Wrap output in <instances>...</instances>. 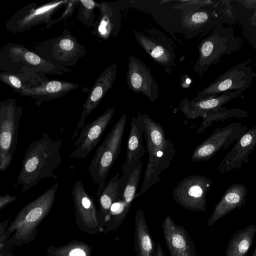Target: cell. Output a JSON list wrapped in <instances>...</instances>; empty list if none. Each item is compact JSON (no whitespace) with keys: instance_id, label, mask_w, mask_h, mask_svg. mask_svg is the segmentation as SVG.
<instances>
[{"instance_id":"cell-13","label":"cell","mask_w":256,"mask_h":256,"mask_svg":"<svg viewBox=\"0 0 256 256\" xmlns=\"http://www.w3.org/2000/svg\"><path fill=\"white\" fill-rule=\"evenodd\" d=\"M72 194L78 227L90 234L103 232L104 228L94 198L88 193L82 182L76 181Z\"/></svg>"},{"instance_id":"cell-8","label":"cell","mask_w":256,"mask_h":256,"mask_svg":"<svg viewBox=\"0 0 256 256\" xmlns=\"http://www.w3.org/2000/svg\"><path fill=\"white\" fill-rule=\"evenodd\" d=\"M240 46L232 27L218 26L201 42L200 56L194 67L196 70L200 74L204 72L222 56L236 52Z\"/></svg>"},{"instance_id":"cell-22","label":"cell","mask_w":256,"mask_h":256,"mask_svg":"<svg viewBox=\"0 0 256 256\" xmlns=\"http://www.w3.org/2000/svg\"><path fill=\"white\" fill-rule=\"evenodd\" d=\"M240 90L226 92L216 96L201 100H189L183 98L179 104V110L188 119L204 118L209 112L240 96Z\"/></svg>"},{"instance_id":"cell-32","label":"cell","mask_w":256,"mask_h":256,"mask_svg":"<svg viewBox=\"0 0 256 256\" xmlns=\"http://www.w3.org/2000/svg\"><path fill=\"white\" fill-rule=\"evenodd\" d=\"M98 4L92 0H78L79 9L77 18L88 27L94 24V10Z\"/></svg>"},{"instance_id":"cell-21","label":"cell","mask_w":256,"mask_h":256,"mask_svg":"<svg viewBox=\"0 0 256 256\" xmlns=\"http://www.w3.org/2000/svg\"><path fill=\"white\" fill-rule=\"evenodd\" d=\"M78 85L58 80H45L38 83L25 86L19 94L38 101H50L62 97L78 88Z\"/></svg>"},{"instance_id":"cell-34","label":"cell","mask_w":256,"mask_h":256,"mask_svg":"<svg viewBox=\"0 0 256 256\" xmlns=\"http://www.w3.org/2000/svg\"><path fill=\"white\" fill-rule=\"evenodd\" d=\"M78 6V0H69L68 3L67 4V8H66L64 12L61 16L56 19L52 20L48 22L46 24V28H50L52 24H55L60 21L64 20L69 16H72L74 13L75 8Z\"/></svg>"},{"instance_id":"cell-31","label":"cell","mask_w":256,"mask_h":256,"mask_svg":"<svg viewBox=\"0 0 256 256\" xmlns=\"http://www.w3.org/2000/svg\"><path fill=\"white\" fill-rule=\"evenodd\" d=\"M142 162L140 160L130 176L126 182L120 199L131 206L132 201L138 196L136 191L142 170Z\"/></svg>"},{"instance_id":"cell-42","label":"cell","mask_w":256,"mask_h":256,"mask_svg":"<svg viewBox=\"0 0 256 256\" xmlns=\"http://www.w3.org/2000/svg\"><path fill=\"white\" fill-rule=\"evenodd\" d=\"M252 26H255V28H256V20L252 24Z\"/></svg>"},{"instance_id":"cell-16","label":"cell","mask_w":256,"mask_h":256,"mask_svg":"<svg viewBox=\"0 0 256 256\" xmlns=\"http://www.w3.org/2000/svg\"><path fill=\"white\" fill-rule=\"evenodd\" d=\"M162 228L170 256H196L194 244L188 231L177 224L170 215L164 218Z\"/></svg>"},{"instance_id":"cell-14","label":"cell","mask_w":256,"mask_h":256,"mask_svg":"<svg viewBox=\"0 0 256 256\" xmlns=\"http://www.w3.org/2000/svg\"><path fill=\"white\" fill-rule=\"evenodd\" d=\"M115 111V108H108L94 121L84 126L75 142V148L71 153V158H86L100 141Z\"/></svg>"},{"instance_id":"cell-2","label":"cell","mask_w":256,"mask_h":256,"mask_svg":"<svg viewBox=\"0 0 256 256\" xmlns=\"http://www.w3.org/2000/svg\"><path fill=\"white\" fill-rule=\"evenodd\" d=\"M137 119L143 132L148 153L144 180L137 196L142 194L161 180L162 172L167 169L176 154L174 144L166 139L162 125L147 114L138 112Z\"/></svg>"},{"instance_id":"cell-29","label":"cell","mask_w":256,"mask_h":256,"mask_svg":"<svg viewBox=\"0 0 256 256\" xmlns=\"http://www.w3.org/2000/svg\"><path fill=\"white\" fill-rule=\"evenodd\" d=\"M92 247L80 240H72L60 246L47 248L48 256H92Z\"/></svg>"},{"instance_id":"cell-19","label":"cell","mask_w":256,"mask_h":256,"mask_svg":"<svg viewBox=\"0 0 256 256\" xmlns=\"http://www.w3.org/2000/svg\"><path fill=\"white\" fill-rule=\"evenodd\" d=\"M256 146V126L248 130L226 154L218 167L221 174L240 169L249 162V155Z\"/></svg>"},{"instance_id":"cell-36","label":"cell","mask_w":256,"mask_h":256,"mask_svg":"<svg viewBox=\"0 0 256 256\" xmlns=\"http://www.w3.org/2000/svg\"><path fill=\"white\" fill-rule=\"evenodd\" d=\"M17 199V197L14 196H11L8 194H6L4 195L0 196V210L3 209L6 205L14 202Z\"/></svg>"},{"instance_id":"cell-17","label":"cell","mask_w":256,"mask_h":256,"mask_svg":"<svg viewBox=\"0 0 256 256\" xmlns=\"http://www.w3.org/2000/svg\"><path fill=\"white\" fill-rule=\"evenodd\" d=\"M143 132L137 117L133 116L130 125L125 162L122 166V176L118 182V194H122L130 176L146 152Z\"/></svg>"},{"instance_id":"cell-30","label":"cell","mask_w":256,"mask_h":256,"mask_svg":"<svg viewBox=\"0 0 256 256\" xmlns=\"http://www.w3.org/2000/svg\"><path fill=\"white\" fill-rule=\"evenodd\" d=\"M130 206L122 199L117 200L111 206L103 232L106 234L118 229L126 218Z\"/></svg>"},{"instance_id":"cell-28","label":"cell","mask_w":256,"mask_h":256,"mask_svg":"<svg viewBox=\"0 0 256 256\" xmlns=\"http://www.w3.org/2000/svg\"><path fill=\"white\" fill-rule=\"evenodd\" d=\"M248 116V112L244 110L236 108H228L220 106L209 112L202 118V121L196 130V132L200 134L204 132L206 128L216 122H222L231 118H242Z\"/></svg>"},{"instance_id":"cell-11","label":"cell","mask_w":256,"mask_h":256,"mask_svg":"<svg viewBox=\"0 0 256 256\" xmlns=\"http://www.w3.org/2000/svg\"><path fill=\"white\" fill-rule=\"evenodd\" d=\"M246 125L236 122L215 128L211 134L193 151L191 160L194 162H207L220 150L228 148L248 130Z\"/></svg>"},{"instance_id":"cell-12","label":"cell","mask_w":256,"mask_h":256,"mask_svg":"<svg viewBox=\"0 0 256 256\" xmlns=\"http://www.w3.org/2000/svg\"><path fill=\"white\" fill-rule=\"evenodd\" d=\"M69 0H54L38 6L31 3L24 6L8 20L6 28L12 32H24L37 26L52 20L58 10L66 6Z\"/></svg>"},{"instance_id":"cell-39","label":"cell","mask_w":256,"mask_h":256,"mask_svg":"<svg viewBox=\"0 0 256 256\" xmlns=\"http://www.w3.org/2000/svg\"><path fill=\"white\" fill-rule=\"evenodd\" d=\"M6 246L0 247V256H10V254L6 248Z\"/></svg>"},{"instance_id":"cell-23","label":"cell","mask_w":256,"mask_h":256,"mask_svg":"<svg viewBox=\"0 0 256 256\" xmlns=\"http://www.w3.org/2000/svg\"><path fill=\"white\" fill-rule=\"evenodd\" d=\"M248 190L242 182L234 184L225 190L216 205L207 222V226H212L220 218L236 208L240 209L246 202Z\"/></svg>"},{"instance_id":"cell-33","label":"cell","mask_w":256,"mask_h":256,"mask_svg":"<svg viewBox=\"0 0 256 256\" xmlns=\"http://www.w3.org/2000/svg\"><path fill=\"white\" fill-rule=\"evenodd\" d=\"M0 80L14 90L20 93L24 86L32 84V82L25 76L12 73L2 72H0Z\"/></svg>"},{"instance_id":"cell-27","label":"cell","mask_w":256,"mask_h":256,"mask_svg":"<svg viewBox=\"0 0 256 256\" xmlns=\"http://www.w3.org/2000/svg\"><path fill=\"white\" fill-rule=\"evenodd\" d=\"M120 178V173L116 174L106 184L100 195L98 198L100 206L99 212L104 228L111 206L118 199V190Z\"/></svg>"},{"instance_id":"cell-9","label":"cell","mask_w":256,"mask_h":256,"mask_svg":"<svg viewBox=\"0 0 256 256\" xmlns=\"http://www.w3.org/2000/svg\"><path fill=\"white\" fill-rule=\"evenodd\" d=\"M250 62V59H248L230 68L199 92L192 100L211 98L226 92L240 90L244 92L250 86L254 79Z\"/></svg>"},{"instance_id":"cell-24","label":"cell","mask_w":256,"mask_h":256,"mask_svg":"<svg viewBox=\"0 0 256 256\" xmlns=\"http://www.w3.org/2000/svg\"><path fill=\"white\" fill-rule=\"evenodd\" d=\"M134 245L136 256H156L155 242L151 236L145 213L141 208L136 213Z\"/></svg>"},{"instance_id":"cell-1","label":"cell","mask_w":256,"mask_h":256,"mask_svg":"<svg viewBox=\"0 0 256 256\" xmlns=\"http://www.w3.org/2000/svg\"><path fill=\"white\" fill-rule=\"evenodd\" d=\"M62 142L61 138L54 140L46 132L32 142L24 153L14 186L22 184L24 192L44 178L56 177L54 172L62 162Z\"/></svg>"},{"instance_id":"cell-18","label":"cell","mask_w":256,"mask_h":256,"mask_svg":"<svg viewBox=\"0 0 256 256\" xmlns=\"http://www.w3.org/2000/svg\"><path fill=\"white\" fill-rule=\"evenodd\" d=\"M128 85L135 92H142L154 102L158 96V86L150 69L142 61L131 56L128 62Z\"/></svg>"},{"instance_id":"cell-25","label":"cell","mask_w":256,"mask_h":256,"mask_svg":"<svg viewBox=\"0 0 256 256\" xmlns=\"http://www.w3.org/2000/svg\"><path fill=\"white\" fill-rule=\"evenodd\" d=\"M256 234V225L250 224L235 232L226 246L224 256H246Z\"/></svg>"},{"instance_id":"cell-10","label":"cell","mask_w":256,"mask_h":256,"mask_svg":"<svg viewBox=\"0 0 256 256\" xmlns=\"http://www.w3.org/2000/svg\"><path fill=\"white\" fill-rule=\"evenodd\" d=\"M212 182L200 175L186 176L180 182L172 192L174 201L181 207L196 212H206V195Z\"/></svg>"},{"instance_id":"cell-40","label":"cell","mask_w":256,"mask_h":256,"mask_svg":"<svg viewBox=\"0 0 256 256\" xmlns=\"http://www.w3.org/2000/svg\"><path fill=\"white\" fill-rule=\"evenodd\" d=\"M250 20H251V24L252 25L254 22L256 20V10H255L254 14H253Z\"/></svg>"},{"instance_id":"cell-35","label":"cell","mask_w":256,"mask_h":256,"mask_svg":"<svg viewBox=\"0 0 256 256\" xmlns=\"http://www.w3.org/2000/svg\"><path fill=\"white\" fill-rule=\"evenodd\" d=\"M9 222V220H6L0 224V246L7 244L6 241V234Z\"/></svg>"},{"instance_id":"cell-26","label":"cell","mask_w":256,"mask_h":256,"mask_svg":"<svg viewBox=\"0 0 256 256\" xmlns=\"http://www.w3.org/2000/svg\"><path fill=\"white\" fill-rule=\"evenodd\" d=\"M98 8L100 14L98 20L92 26L94 30L92 32L100 38H108L116 32V16L108 3L98 4Z\"/></svg>"},{"instance_id":"cell-4","label":"cell","mask_w":256,"mask_h":256,"mask_svg":"<svg viewBox=\"0 0 256 256\" xmlns=\"http://www.w3.org/2000/svg\"><path fill=\"white\" fill-rule=\"evenodd\" d=\"M0 70L3 72L22 74L32 84L47 79L46 74L62 76L70 72V68L56 66L21 44L8 43L0 50Z\"/></svg>"},{"instance_id":"cell-6","label":"cell","mask_w":256,"mask_h":256,"mask_svg":"<svg viewBox=\"0 0 256 256\" xmlns=\"http://www.w3.org/2000/svg\"><path fill=\"white\" fill-rule=\"evenodd\" d=\"M22 113L16 100L9 98L0 102V170L10 166L16 150L18 131Z\"/></svg>"},{"instance_id":"cell-41","label":"cell","mask_w":256,"mask_h":256,"mask_svg":"<svg viewBox=\"0 0 256 256\" xmlns=\"http://www.w3.org/2000/svg\"><path fill=\"white\" fill-rule=\"evenodd\" d=\"M252 256H256V247L253 251Z\"/></svg>"},{"instance_id":"cell-38","label":"cell","mask_w":256,"mask_h":256,"mask_svg":"<svg viewBox=\"0 0 256 256\" xmlns=\"http://www.w3.org/2000/svg\"><path fill=\"white\" fill-rule=\"evenodd\" d=\"M156 256H165L162 248L159 242L156 244Z\"/></svg>"},{"instance_id":"cell-20","label":"cell","mask_w":256,"mask_h":256,"mask_svg":"<svg viewBox=\"0 0 256 256\" xmlns=\"http://www.w3.org/2000/svg\"><path fill=\"white\" fill-rule=\"evenodd\" d=\"M134 34L138 44L154 60L166 66L174 64V48L166 36L150 30L146 33L136 32Z\"/></svg>"},{"instance_id":"cell-15","label":"cell","mask_w":256,"mask_h":256,"mask_svg":"<svg viewBox=\"0 0 256 256\" xmlns=\"http://www.w3.org/2000/svg\"><path fill=\"white\" fill-rule=\"evenodd\" d=\"M118 65L113 63L107 66L99 75L92 87L88 98L83 104V110L76 130L72 138L78 136L80 130L84 126L86 118L97 108L106 92L112 88L117 74Z\"/></svg>"},{"instance_id":"cell-3","label":"cell","mask_w":256,"mask_h":256,"mask_svg":"<svg viewBox=\"0 0 256 256\" xmlns=\"http://www.w3.org/2000/svg\"><path fill=\"white\" fill-rule=\"evenodd\" d=\"M58 188V184H54L22 208L8 227L6 241L8 246H20L35 239L38 226L52 207Z\"/></svg>"},{"instance_id":"cell-37","label":"cell","mask_w":256,"mask_h":256,"mask_svg":"<svg viewBox=\"0 0 256 256\" xmlns=\"http://www.w3.org/2000/svg\"><path fill=\"white\" fill-rule=\"evenodd\" d=\"M247 8H256V0H238Z\"/></svg>"},{"instance_id":"cell-7","label":"cell","mask_w":256,"mask_h":256,"mask_svg":"<svg viewBox=\"0 0 256 256\" xmlns=\"http://www.w3.org/2000/svg\"><path fill=\"white\" fill-rule=\"evenodd\" d=\"M34 51L50 63L66 68L75 65L86 52L84 46L66 29L60 36L38 44Z\"/></svg>"},{"instance_id":"cell-5","label":"cell","mask_w":256,"mask_h":256,"mask_svg":"<svg viewBox=\"0 0 256 256\" xmlns=\"http://www.w3.org/2000/svg\"><path fill=\"white\" fill-rule=\"evenodd\" d=\"M126 122V114H122L98 147L88 168L92 180L98 187V198L104 188L109 171L120 153Z\"/></svg>"}]
</instances>
